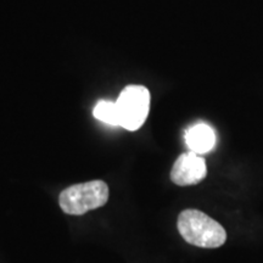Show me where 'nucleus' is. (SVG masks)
<instances>
[{"label":"nucleus","mask_w":263,"mask_h":263,"mask_svg":"<svg viewBox=\"0 0 263 263\" xmlns=\"http://www.w3.org/2000/svg\"><path fill=\"white\" fill-rule=\"evenodd\" d=\"M177 227L182 238L197 248L216 249L227 240L226 229L206 213L197 210H184L178 217Z\"/></svg>","instance_id":"f257e3e1"},{"label":"nucleus","mask_w":263,"mask_h":263,"mask_svg":"<svg viewBox=\"0 0 263 263\" xmlns=\"http://www.w3.org/2000/svg\"><path fill=\"white\" fill-rule=\"evenodd\" d=\"M110 190L104 180L74 184L62 190L59 196V205L67 215L81 216L103 207L107 202Z\"/></svg>","instance_id":"f03ea898"},{"label":"nucleus","mask_w":263,"mask_h":263,"mask_svg":"<svg viewBox=\"0 0 263 263\" xmlns=\"http://www.w3.org/2000/svg\"><path fill=\"white\" fill-rule=\"evenodd\" d=\"M150 91L144 85H127L116 103L120 127L134 132L145 123L150 111Z\"/></svg>","instance_id":"7ed1b4c3"},{"label":"nucleus","mask_w":263,"mask_h":263,"mask_svg":"<svg viewBox=\"0 0 263 263\" xmlns=\"http://www.w3.org/2000/svg\"><path fill=\"white\" fill-rule=\"evenodd\" d=\"M206 161L201 155L189 151L180 155L171 171V180L179 186L195 185L205 179Z\"/></svg>","instance_id":"20e7f679"},{"label":"nucleus","mask_w":263,"mask_h":263,"mask_svg":"<svg viewBox=\"0 0 263 263\" xmlns=\"http://www.w3.org/2000/svg\"><path fill=\"white\" fill-rule=\"evenodd\" d=\"M185 143L189 150L197 155L210 153L216 145L215 129L210 124L199 122L185 130Z\"/></svg>","instance_id":"39448f33"},{"label":"nucleus","mask_w":263,"mask_h":263,"mask_svg":"<svg viewBox=\"0 0 263 263\" xmlns=\"http://www.w3.org/2000/svg\"><path fill=\"white\" fill-rule=\"evenodd\" d=\"M93 115L97 120L108 124V126L120 127V118H118L117 107L115 101H110V100L98 101L97 105L94 106Z\"/></svg>","instance_id":"423d86ee"}]
</instances>
